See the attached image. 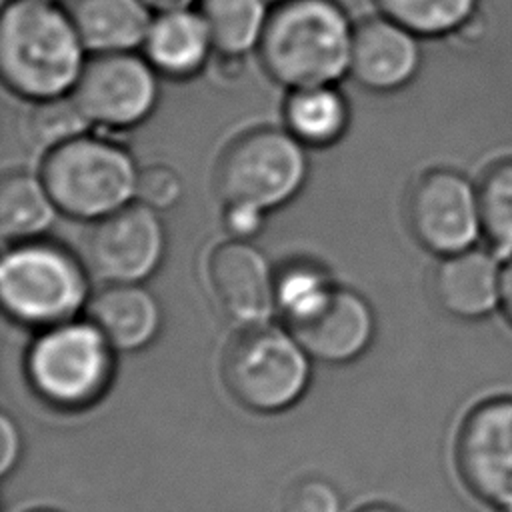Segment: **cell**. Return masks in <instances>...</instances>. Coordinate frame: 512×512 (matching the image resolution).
<instances>
[{
	"label": "cell",
	"instance_id": "6da1fadb",
	"mask_svg": "<svg viewBox=\"0 0 512 512\" xmlns=\"http://www.w3.org/2000/svg\"><path fill=\"white\" fill-rule=\"evenodd\" d=\"M84 44L66 8L10 0L0 16V72L8 88L28 100L74 90L84 70Z\"/></svg>",
	"mask_w": 512,
	"mask_h": 512
},
{
	"label": "cell",
	"instance_id": "7a4b0ae2",
	"mask_svg": "<svg viewBox=\"0 0 512 512\" xmlns=\"http://www.w3.org/2000/svg\"><path fill=\"white\" fill-rule=\"evenodd\" d=\"M354 24L336 0L274 4L258 54L278 84L298 90L328 86L350 72Z\"/></svg>",
	"mask_w": 512,
	"mask_h": 512
},
{
	"label": "cell",
	"instance_id": "3957f363",
	"mask_svg": "<svg viewBox=\"0 0 512 512\" xmlns=\"http://www.w3.org/2000/svg\"><path fill=\"white\" fill-rule=\"evenodd\" d=\"M88 296L82 264L66 248L24 240L0 264V298L6 314L32 328H52L74 320Z\"/></svg>",
	"mask_w": 512,
	"mask_h": 512
},
{
	"label": "cell",
	"instance_id": "277c9868",
	"mask_svg": "<svg viewBox=\"0 0 512 512\" xmlns=\"http://www.w3.org/2000/svg\"><path fill=\"white\" fill-rule=\"evenodd\" d=\"M40 178L60 212L100 220L136 198L138 170L124 148L84 134L48 152Z\"/></svg>",
	"mask_w": 512,
	"mask_h": 512
},
{
	"label": "cell",
	"instance_id": "5b68a950",
	"mask_svg": "<svg viewBox=\"0 0 512 512\" xmlns=\"http://www.w3.org/2000/svg\"><path fill=\"white\" fill-rule=\"evenodd\" d=\"M222 380L248 410L280 412L304 394L310 356L290 330L246 326L224 354Z\"/></svg>",
	"mask_w": 512,
	"mask_h": 512
},
{
	"label": "cell",
	"instance_id": "8992f818",
	"mask_svg": "<svg viewBox=\"0 0 512 512\" xmlns=\"http://www.w3.org/2000/svg\"><path fill=\"white\" fill-rule=\"evenodd\" d=\"M112 350L90 320H70L42 330L28 350L26 372L46 402L66 410L84 408L110 384Z\"/></svg>",
	"mask_w": 512,
	"mask_h": 512
},
{
	"label": "cell",
	"instance_id": "52a82bcc",
	"mask_svg": "<svg viewBox=\"0 0 512 512\" xmlns=\"http://www.w3.org/2000/svg\"><path fill=\"white\" fill-rule=\"evenodd\" d=\"M304 146L288 130L258 128L238 136L222 154L216 186L224 200L272 210L292 200L306 182Z\"/></svg>",
	"mask_w": 512,
	"mask_h": 512
},
{
	"label": "cell",
	"instance_id": "ba28073f",
	"mask_svg": "<svg viewBox=\"0 0 512 512\" xmlns=\"http://www.w3.org/2000/svg\"><path fill=\"white\" fill-rule=\"evenodd\" d=\"M406 214L414 238L438 258L484 240L478 182L462 170L432 168L418 176Z\"/></svg>",
	"mask_w": 512,
	"mask_h": 512
},
{
	"label": "cell",
	"instance_id": "9c48e42d",
	"mask_svg": "<svg viewBox=\"0 0 512 512\" xmlns=\"http://www.w3.org/2000/svg\"><path fill=\"white\" fill-rule=\"evenodd\" d=\"M454 466L476 500L496 512L512 508V394L488 396L466 412Z\"/></svg>",
	"mask_w": 512,
	"mask_h": 512
},
{
	"label": "cell",
	"instance_id": "30bf717a",
	"mask_svg": "<svg viewBox=\"0 0 512 512\" xmlns=\"http://www.w3.org/2000/svg\"><path fill=\"white\" fill-rule=\"evenodd\" d=\"M156 70L132 52L94 54L74 86V100L90 124L130 128L150 116L158 102Z\"/></svg>",
	"mask_w": 512,
	"mask_h": 512
},
{
	"label": "cell",
	"instance_id": "8fae6325",
	"mask_svg": "<svg viewBox=\"0 0 512 512\" xmlns=\"http://www.w3.org/2000/svg\"><path fill=\"white\" fill-rule=\"evenodd\" d=\"M166 234L156 210L130 202L96 220L86 238L88 268L106 284H140L164 258Z\"/></svg>",
	"mask_w": 512,
	"mask_h": 512
},
{
	"label": "cell",
	"instance_id": "7c38bea8",
	"mask_svg": "<svg viewBox=\"0 0 512 512\" xmlns=\"http://www.w3.org/2000/svg\"><path fill=\"white\" fill-rule=\"evenodd\" d=\"M208 284L222 312L244 328L264 324L276 310V274L246 240L230 238L212 250Z\"/></svg>",
	"mask_w": 512,
	"mask_h": 512
},
{
	"label": "cell",
	"instance_id": "4fadbf2b",
	"mask_svg": "<svg viewBox=\"0 0 512 512\" xmlns=\"http://www.w3.org/2000/svg\"><path fill=\"white\" fill-rule=\"evenodd\" d=\"M504 260L486 244L442 256L432 272V296L460 320H482L500 312Z\"/></svg>",
	"mask_w": 512,
	"mask_h": 512
},
{
	"label": "cell",
	"instance_id": "5bb4252c",
	"mask_svg": "<svg viewBox=\"0 0 512 512\" xmlns=\"http://www.w3.org/2000/svg\"><path fill=\"white\" fill-rule=\"evenodd\" d=\"M422 64L420 38L404 26L374 16L354 24L350 74L374 92H394L410 84Z\"/></svg>",
	"mask_w": 512,
	"mask_h": 512
},
{
	"label": "cell",
	"instance_id": "9a60e30c",
	"mask_svg": "<svg viewBox=\"0 0 512 512\" xmlns=\"http://www.w3.org/2000/svg\"><path fill=\"white\" fill-rule=\"evenodd\" d=\"M374 328L370 304L348 288H336L312 318L288 330L310 358L326 364H344L358 358L370 346Z\"/></svg>",
	"mask_w": 512,
	"mask_h": 512
},
{
	"label": "cell",
	"instance_id": "2e32d148",
	"mask_svg": "<svg viewBox=\"0 0 512 512\" xmlns=\"http://www.w3.org/2000/svg\"><path fill=\"white\" fill-rule=\"evenodd\" d=\"M142 48L158 74L190 78L204 68L214 44L200 10L178 8L152 18Z\"/></svg>",
	"mask_w": 512,
	"mask_h": 512
},
{
	"label": "cell",
	"instance_id": "e0dca14e",
	"mask_svg": "<svg viewBox=\"0 0 512 512\" xmlns=\"http://www.w3.org/2000/svg\"><path fill=\"white\" fill-rule=\"evenodd\" d=\"M88 320L114 350L132 352L148 346L162 324L156 298L140 284H106L88 302Z\"/></svg>",
	"mask_w": 512,
	"mask_h": 512
},
{
	"label": "cell",
	"instance_id": "ac0fdd59",
	"mask_svg": "<svg viewBox=\"0 0 512 512\" xmlns=\"http://www.w3.org/2000/svg\"><path fill=\"white\" fill-rule=\"evenodd\" d=\"M66 10L92 54L130 52L142 46L154 18L144 0H70Z\"/></svg>",
	"mask_w": 512,
	"mask_h": 512
},
{
	"label": "cell",
	"instance_id": "d6986e66",
	"mask_svg": "<svg viewBox=\"0 0 512 512\" xmlns=\"http://www.w3.org/2000/svg\"><path fill=\"white\" fill-rule=\"evenodd\" d=\"M284 118L288 132L302 144L328 146L344 134L348 106L334 84L298 88L286 100Z\"/></svg>",
	"mask_w": 512,
	"mask_h": 512
},
{
	"label": "cell",
	"instance_id": "ffe728a7",
	"mask_svg": "<svg viewBox=\"0 0 512 512\" xmlns=\"http://www.w3.org/2000/svg\"><path fill=\"white\" fill-rule=\"evenodd\" d=\"M268 4V0H200L198 10L214 50L226 58H240L258 48L272 12Z\"/></svg>",
	"mask_w": 512,
	"mask_h": 512
},
{
	"label": "cell",
	"instance_id": "44dd1931",
	"mask_svg": "<svg viewBox=\"0 0 512 512\" xmlns=\"http://www.w3.org/2000/svg\"><path fill=\"white\" fill-rule=\"evenodd\" d=\"M52 202L42 178L10 172L0 184V230L4 238L32 240L54 222Z\"/></svg>",
	"mask_w": 512,
	"mask_h": 512
},
{
	"label": "cell",
	"instance_id": "7402d4cb",
	"mask_svg": "<svg viewBox=\"0 0 512 512\" xmlns=\"http://www.w3.org/2000/svg\"><path fill=\"white\" fill-rule=\"evenodd\" d=\"M378 14L418 38H448L468 26L482 0H372Z\"/></svg>",
	"mask_w": 512,
	"mask_h": 512
},
{
	"label": "cell",
	"instance_id": "603a6c76",
	"mask_svg": "<svg viewBox=\"0 0 512 512\" xmlns=\"http://www.w3.org/2000/svg\"><path fill=\"white\" fill-rule=\"evenodd\" d=\"M90 120L74 96H56L34 100L22 120V132L28 144L40 152H52L58 146L84 136Z\"/></svg>",
	"mask_w": 512,
	"mask_h": 512
},
{
	"label": "cell",
	"instance_id": "cb8c5ba5",
	"mask_svg": "<svg viewBox=\"0 0 512 512\" xmlns=\"http://www.w3.org/2000/svg\"><path fill=\"white\" fill-rule=\"evenodd\" d=\"M336 286L326 272L312 262H290L276 274V310L288 328L312 318L332 296Z\"/></svg>",
	"mask_w": 512,
	"mask_h": 512
},
{
	"label": "cell",
	"instance_id": "d4e9b609",
	"mask_svg": "<svg viewBox=\"0 0 512 512\" xmlns=\"http://www.w3.org/2000/svg\"><path fill=\"white\" fill-rule=\"evenodd\" d=\"M476 182L484 244L508 260L512 256V158L492 164Z\"/></svg>",
	"mask_w": 512,
	"mask_h": 512
},
{
	"label": "cell",
	"instance_id": "484cf974",
	"mask_svg": "<svg viewBox=\"0 0 512 512\" xmlns=\"http://www.w3.org/2000/svg\"><path fill=\"white\" fill-rule=\"evenodd\" d=\"M184 184L176 170L164 164H152L138 172L136 198L140 204L162 212L176 206L182 198Z\"/></svg>",
	"mask_w": 512,
	"mask_h": 512
},
{
	"label": "cell",
	"instance_id": "4316f807",
	"mask_svg": "<svg viewBox=\"0 0 512 512\" xmlns=\"http://www.w3.org/2000/svg\"><path fill=\"white\" fill-rule=\"evenodd\" d=\"M286 508L288 512H338L340 500L328 482L308 478L290 490Z\"/></svg>",
	"mask_w": 512,
	"mask_h": 512
},
{
	"label": "cell",
	"instance_id": "83f0119b",
	"mask_svg": "<svg viewBox=\"0 0 512 512\" xmlns=\"http://www.w3.org/2000/svg\"><path fill=\"white\" fill-rule=\"evenodd\" d=\"M266 210L244 204V202H230L224 210V228L232 236V240H250L256 236L264 226Z\"/></svg>",
	"mask_w": 512,
	"mask_h": 512
},
{
	"label": "cell",
	"instance_id": "f1b7e54d",
	"mask_svg": "<svg viewBox=\"0 0 512 512\" xmlns=\"http://www.w3.org/2000/svg\"><path fill=\"white\" fill-rule=\"evenodd\" d=\"M2 458H0V470L2 474H6L10 470V466L14 464L16 456H18V432L14 428V424L8 420V416H2Z\"/></svg>",
	"mask_w": 512,
	"mask_h": 512
},
{
	"label": "cell",
	"instance_id": "f546056e",
	"mask_svg": "<svg viewBox=\"0 0 512 512\" xmlns=\"http://www.w3.org/2000/svg\"><path fill=\"white\" fill-rule=\"evenodd\" d=\"M500 314L512 328V256L504 260L502 270V300H500Z\"/></svg>",
	"mask_w": 512,
	"mask_h": 512
},
{
	"label": "cell",
	"instance_id": "4dcf8cb0",
	"mask_svg": "<svg viewBox=\"0 0 512 512\" xmlns=\"http://www.w3.org/2000/svg\"><path fill=\"white\" fill-rule=\"evenodd\" d=\"M152 10L166 12V10H178V8H192V4H198L200 0H144Z\"/></svg>",
	"mask_w": 512,
	"mask_h": 512
},
{
	"label": "cell",
	"instance_id": "1f68e13d",
	"mask_svg": "<svg viewBox=\"0 0 512 512\" xmlns=\"http://www.w3.org/2000/svg\"><path fill=\"white\" fill-rule=\"evenodd\" d=\"M358 512H398V510H394V508H390V506H382V504H372V506L360 508Z\"/></svg>",
	"mask_w": 512,
	"mask_h": 512
},
{
	"label": "cell",
	"instance_id": "d6a6232c",
	"mask_svg": "<svg viewBox=\"0 0 512 512\" xmlns=\"http://www.w3.org/2000/svg\"><path fill=\"white\" fill-rule=\"evenodd\" d=\"M32 2H50V4H56V0H32Z\"/></svg>",
	"mask_w": 512,
	"mask_h": 512
},
{
	"label": "cell",
	"instance_id": "836d02e7",
	"mask_svg": "<svg viewBox=\"0 0 512 512\" xmlns=\"http://www.w3.org/2000/svg\"><path fill=\"white\" fill-rule=\"evenodd\" d=\"M268 2H272V4H280V2H286V0H268Z\"/></svg>",
	"mask_w": 512,
	"mask_h": 512
},
{
	"label": "cell",
	"instance_id": "e575fe53",
	"mask_svg": "<svg viewBox=\"0 0 512 512\" xmlns=\"http://www.w3.org/2000/svg\"><path fill=\"white\" fill-rule=\"evenodd\" d=\"M500 512H512V508H508V510H500Z\"/></svg>",
	"mask_w": 512,
	"mask_h": 512
},
{
	"label": "cell",
	"instance_id": "d590c367",
	"mask_svg": "<svg viewBox=\"0 0 512 512\" xmlns=\"http://www.w3.org/2000/svg\"><path fill=\"white\" fill-rule=\"evenodd\" d=\"M36 512H48V510H36Z\"/></svg>",
	"mask_w": 512,
	"mask_h": 512
}]
</instances>
